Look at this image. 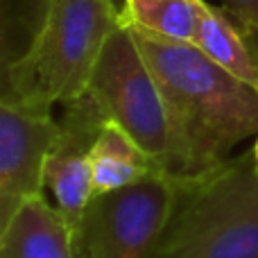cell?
Segmentation results:
<instances>
[{"label": "cell", "mask_w": 258, "mask_h": 258, "mask_svg": "<svg viewBox=\"0 0 258 258\" xmlns=\"http://www.w3.org/2000/svg\"><path fill=\"white\" fill-rule=\"evenodd\" d=\"M200 14L202 0H125L120 21L156 39L195 45Z\"/></svg>", "instance_id": "11"}, {"label": "cell", "mask_w": 258, "mask_h": 258, "mask_svg": "<svg viewBox=\"0 0 258 258\" xmlns=\"http://www.w3.org/2000/svg\"><path fill=\"white\" fill-rule=\"evenodd\" d=\"M177 181L168 172L93 195L73 231L75 258H145L163 231Z\"/></svg>", "instance_id": "5"}, {"label": "cell", "mask_w": 258, "mask_h": 258, "mask_svg": "<svg viewBox=\"0 0 258 258\" xmlns=\"http://www.w3.org/2000/svg\"><path fill=\"white\" fill-rule=\"evenodd\" d=\"M174 181L170 218L145 258H258L254 152Z\"/></svg>", "instance_id": "2"}, {"label": "cell", "mask_w": 258, "mask_h": 258, "mask_svg": "<svg viewBox=\"0 0 258 258\" xmlns=\"http://www.w3.org/2000/svg\"><path fill=\"white\" fill-rule=\"evenodd\" d=\"M50 9V0H3V66L32 45Z\"/></svg>", "instance_id": "12"}, {"label": "cell", "mask_w": 258, "mask_h": 258, "mask_svg": "<svg viewBox=\"0 0 258 258\" xmlns=\"http://www.w3.org/2000/svg\"><path fill=\"white\" fill-rule=\"evenodd\" d=\"M59 134L45 161V188L54 195V204L68 229H77L89 202L93 200L91 179V147L107 116L89 93L63 104Z\"/></svg>", "instance_id": "7"}, {"label": "cell", "mask_w": 258, "mask_h": 258, "mask_svg": "<svg viewBox=\"0 0 258 258\" xmlns=\"http://www.w3.org/2000/svg\"><path fill=\"white\" fill-rule=\"evenodd\" d=\"M57 134L52 111L0 100V231L25 202L43 195L45 161Z\"/></svg>", "instance_id": "6"}, {"label": "cell", "mask_w": 258, "mask_h": 258, "mask_svg": "<svg viewBox=\"0 0 258 258\" xmlns=\"http://www.w3.org/2000/svg\"><path fill=\"white\" fill-rule=\"evenodd\" d=\"M86 93L107 120L122 127L168 172L170 125L159 82L145 61L134 30L118 23L93 68Z\"/></svg>", "instance_id": "4"}, {"label": "cell", "mask_w": 258, "mask_h": 258, "mask_svg": "<svg viewBox=\"0 0 258 258\" xmlns=\"http://www.w3.org/2000/svg\"><path fill=\"white\" fill-rule=\"evenodd\" d=\"M222 7H227L233 16H238L240 21H245L247 25H251L258 30V0H220Z\"/></svg>", "instance_id": "13"}, {"label": "cell", "mask_w": 258, "mask_h": 258, "mask_svg": "<svg viewBox=\"0 0 258 258\" xmlns=\"http://www.w3.org/2000/svg\"><path fill=\"white\" fill-rule=\"evenodd\" d=\"M0 258H75L66 220L45 197L25 202L0 231Z\"/></svg>", "instance_id": "9"}, {"label": "cell", "mask_w": 258, "mask_h": 258, "mask_svg": "<svg viewBox=\"0 0 258 258\" xmlns=\"http://www.w3.org/2000/svg\"><path fill=\"white\" fill-rule=\"evenodd\" d=\"M156 172L163 170L125 129L111 120L104 122L91 147L93 195L127 188Z\"/></svg>", "instance_id": "10"}, {"label": "cell", "mask_w": 258, "mask_h": 258, "mask_svg": "<svg viewBox=\"0 0 258 258\" xmlns=\"http://www.w3.org/2000/svg\"><path fill=\"white\" fill-rule=\"evenodd\" d=\"M251 152H254V159H256V163H258V138H256L254 147H251Z\"/></svg>", "instance_id": "14"}, {"label": "cell", "mask_w": 258, "mask_h": 258, "mask_svg": "<svg viewBox=\"0 0 258 258\" xmlns=\"http://www.w3.org/2000/svg\"><path fill=\"white\" fill-rule=\"evenodd\" d=\"M195 45L220 68L258 89V30L227 7L202 0Z\"/></svg>", "instance_id": "8"}, {"label": "cell", "mask_w": 258, "mask_h": 258, "mask_svg": "<svg viewBox=\"0 0 258 258\" xmlns=\"http://www.w3.org/2000/svg\"><path fill=\"white\" fill-rule=\"evenodd\" d=\"M118 23L120 9L113 0H50L32 45L3 66L0 100L52 111L54 104L82 98Z\"/></svg>", "instance_id": "3"}, {"label": "cell", "mask_w": 258, "mask_h": 258, "mask_svg": "<svg viewBox=\"0 0 258 258\" xmlns=\"http://www.w3.org/2000/svg\"><path fill=\"white\" fill-rule=\"evenodd\" d=\"M168 111V174L218 168L236 145L258 136V89L211 61L197 45L134 30Z\"/></svg>", "instance_id": "1"}]
</instances>
